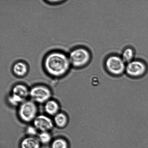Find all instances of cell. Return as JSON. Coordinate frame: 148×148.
<instances>
[{
  "label": "cell",
  "mask_w": 148,
  "mask_h": 148,
  "mask_svg": "<svg viewBox=\"0 0 148 148\" xmlns=\"http://www.w3.org/2000/svg\"><path fill=\"white\" fill-rule=\"evenodd\" d=\"M52 148H68V144L66 140L63 138L55 140L52 143Z\"/></svg>",
  "instance_id": "15"
},
{
  "label": "cell",
  "mask_w": 148,
  "mask_h": 148,
  "mask_svg": "<svg viewBox=\"0 0 148 148\" xmlns=\"http://www.w3.org/2000/svg\"><path fill=\"white\" fill-rule=\"evenodd\" d=\"M38 138L40 143L46 144L50 142L51 140V136L48 132H43L39 134Z\"/></svg>",
  "instance_id": "14"
},
{
  "label": "cell",
  "mask_w": 148,
  "mask_h": 148,
  "mask_svg": "<svg viewBox=\"0 0 148 148\" xmlns=\"http://www.w3.org/2000/svg\"><path fill=\"white\" fill-rule=\"evenodd\" d=\"M38 109L37 105L32 101H26L20 105L18 114L23 121L30 122L34 121L37 116Z\"/></svg>",
  "instance_id": "4"
},
{
  "label": "cell",
  "mask_w": 148,
  "mask_h": 148,
  "mask_svg": "<svg viewBox=\"0 0 148 148\" xmlns=\"http://www.w3.org/2000/svg\"><path fill=\"white\" fill-rule=\"evenodd\" d=\"M29 96L34 102L43 103L49 101L51 97V92L47 87L38 85L31 88L30 90Z\"/></svg>",
  "instance_id": "5"
},
{
  "label": "cell",
  "mask_w": 148,
  "mask_h": 148,
  "mask_svg": "<svg viewBox=\"0 0 148 148\" xmlns=\"http://www.w3.org/2000/svg\"><path fill=\"white\" fill-rule=\"evenodd\" d=\"M71 65L69 58L64 53L59 52L49 53L46 56L44 62L46 71L50 75L56 77L65 75Z\"/></svg>",
  "instance_id": "1"
},
{
  "label": "cell",
  "mask_w": 148,
  "mask_h": 148,
  "mask_svg": "<svg viewBox=\"0 0 148 148\" xmlns=\"http://www.w3.org/2000/svg\"><path fill=\"white\" fill-rule=\"evenodd\" d=\"M33 121L34 127L41 132H48L53 127V122L46 115L42 114L38 116Z\"/></svg>",
  "instance_id": "7"
},
{
  "label": "cell",
  "mask_w": 148,
  "mask_h": 148,
  "mask_svg": "<svg viewBox=\"0 0 148 148\" xmlns=\"http://www.w3.org/2000/svg\"><path fill=\"white\" fill-rule=\"evenodd\" d=\"M69 58L71 65L75 68H80L89 63L91 54L89 51L86 49L79 47L71 52Z\"/></svg>",
  "instance_id": "2"
},
{
  "label": "cell",
  "mask_w": 148,
  "mask_h": 148,
  "mask_svg": "<svg viewBox=\"0 0 148 148\" xmlns=\"http://www.w3.org/2000/svg\"><path fill=\"white\" fill-rule=\"evenodd\" d=\"M48 2H50V3H54L55 2V3H58V2H62V1H48Z\"/></svg>",
  "instance_id": "17"
},
{
  "label": "cell",
  "mask_w": 148,
  "mask_h": 148,
  "mask_svg": "<svg viewBox=\"0 0 148 148\" xmlns=\"http://www.w3.org/2000/svg\"><path fill=\"white\" fill-rule=\"evenodd\" d=\"M30 91L25 85L23 84H18L13 88L11 94L25 101L28 96Z\"/></svg>",
  "instance_id": "8"
},
{
  "label": "cell",
  "mask_w": 148,
  "mask_h": 148,
  "mask_svg": "<svg viewBox=\"0 0 148 148\" xmlns=\"http://www.w3.org/2000/svg\"><path fill=\"white\" fill-rule=\"evenodd\" d=\"M26 132L30 137H34L37 134L38 130L34 126H30L27 127Z\"/></svg>",
  "instance_id": "16"
},
{
  "label": "cell",
  "mask_w": 148,
  "mask_h": 148,
  "mask_svg": "<svg viewBox=\"0 0 148 148\" xmlns=\"http://www.w3.org/2000/svg\"><path fill=\"white\" fill-rule=\"evenodd\" d=\"M121 57L113 55L107 58L105 66L107 71L111 75L118 76L125 71L126 65Z\"/></svg>",
  "instance_id": "3"
},
{
  "label": "cell",
  "mask_w": 148,
  "mask_h": 148,
  "mask_svg": "<svg viewBox=\"0 0 148 148\" xmlns=\"http://www.w3.org/2000/svg\"><path fill=\"white\" fill-rule=\"evenodd\" d=\"M68 119L66 115L63 113H58L55 116V124L59 127H64L67 124Z\"/></svg>",
  "instance_id": "12"
},
{
  "label": "cell",
  "mask_w": 148,
  "mask_h": 148,
  "mask_svg": "<svg viewBox=\"0 0 148 148\" xmlns=\"http://www.w3.org/2000/svg\"><path fill=\"white\" fill-rule=\"evenodd\" d=\"M13 71L16 75L23 76L25 75L27 71V66L25 63L23 62L16 63L13 67Z\"/></svg>",
  "instance_id": "11"
},
{
  "label": "cell",
  "mask_w": 148,
  "mask_h": 148,
  "mask_svg": "<svg viewBox=\"0 0 148 148\" xmlns=\"http://www.w3.org/2000/svg\"><path fill=\"white\" fill-rule=\"evenodd\" d=\"M40 143L38 138L29 136L23 139L21 147V148H40Z\"/></svg>",
  "instance_id": "9"
},
{
  "label": "cell",
  "mask_w": 148,
  "mask_h": 148,
  "mask_svg": "<svg viewBox=\"0 0 148 148\" xmlns=\"http://www.w3.org/2000/svg\"><path fill=\"white\" fill-rule=\"evenodd\" d=\"M134 56V50L131 48L128 47L123 51L121 58L125 63H127L133 60Z\"/></svg>",
  "instance_id": "13"
},
{
  "label": "cell",
  "mask_w": 148,
  "mask_h": 148,
  "mask_svg": "<svg viewBox=\"0 0 148 148\" xmlns=\"http://www.w3.org/2000/svg\"><path fill=\"white\" fill-rule=\"evenodd\" d=\"M147 70L145 64L139 60H133L127 63L125 71L129 76L136 78L141 77L146 73Z\"/></svg>",
  "instance_id": "6"
},
{
  "label": "cell",
  "mask_w": 148,
  "mask_h": 148,
  "mask_svg": "<svg viewBox=\"0 0 148 148\" xmlns=\"http://www.w3.org/2000/svg\"><path fill=\"white\" fill-rule=\"evenodd\" d=\"M59 109L58 104L53 100H49L45 104V111L49 115H56L59 113Z\"/></svg>",
  "instance_id": "10"
}]
</instances>
